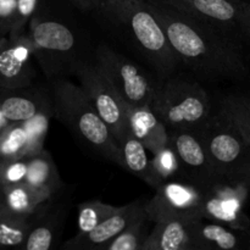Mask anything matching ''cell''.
I'll list each match as a JSON object with an SVG mask.
<instances>
[{
	"instance_id": "cell-15",
	"label": "cell",
	"mask_w": 250,
	"mask_h": 250,
	"mask_svg": "<svg viewBox=\"0 0 250 250\" xmlns=\"http://www.w3.org/2000/svg\"><path fill=\"white\" fill-rule=\"evenodd\" d=\"M146 200H134L125 207H119L115 214L98 225L92 231L76 234L61 246L63 250H102L104 246L131 226L142 215L146 214Z\"/></svg>"
},
{
	"instance_id": "cell-40",
	"label": "cell",
	"mask_w": 250,
	"mask_h": 250,
	"mask_svg": "<svg viewBox=\"0 0 250 250\" xmlns=\"http://www.w3.org/2000/svg\"><path fill=\"white\" fill-rule=\"evenodd\" d=\"M249 58H250V50H249Z\"/></svg>"
},
{
	"instance_id": "cell-13",
	"label": "cell",
	"mask_w": 250,
	"mask_h": 250,
	"mask_svg": "<svg viewBox=\"0 0 250 250\" xmlns=\"http://www.w3.org/2000/svg\"><path fill=\"white\" fill-rule=\"evenodd\" d=\"M194 17L216 24L250 50V1L188 0Z\"/></svg>"
},
{
	"instance_id": "cell-4",
	"label": "cell",
	"mask_w": 250,
	"mask_h": 250,
	"mask_svg": "<svg viewBox=\"0 0 250 250\" xmlns=\"http://www.w3.org/2000/svg\"><path fill=\"white\" fill-rule=\"evenodd\" d=\"M28 36L34 49L37 63L51 81L72 75L81 55L77 32L63 19L41 9L28 24Z\"/></svg>"
},
{
	"instance_id": "cell-10",
	"label": "cell",
	"mask_w": 250,
	"mask_h": 250,
	"mask_svg": "<svg viewBox=\"0 0 250 250\" xmlns=\"http://www.w3.org/2000/svg\"><path fill=\"white\" fill-rule=\"evenodd\" d=\"M168 146L175 153L183 178L204 189L222 182L195 129H170Z\"/></svg>"
},
{
	"instance_id": "cell-3",
	"label": "cell",
	"mask_w": 250,
	"mask_h": 250,
	"mask_svg": "<svg viewBox=\"0 0 250 250\" xmlns=\"http://www.w3.org/2000/svg\"><path fill=\"white\" fill-rule=\"evenodd\" d=\"M54 115L81 142L125 168L121 146L80 84L65 78L51 81Z\"/></svg>"
},
{
	"instance_id": "cell-14",
	"label": "cell",
	"mask_w": 250,
	"mask_h": 250,
	"mask_svg": "<svg viewBox=\"0 0 250 250\" xmlns=\"http://www.w3.org/2000/svg\"><path fill=\"white\" fill-rule=\"evenodd\" d=\"M54 110L41 112L23 122H11L0 138V160L32 156L43 150Z\"/></svg>"
},
{
	"instance_id": "cell-20",
	"label": "cell",
	"mask_w": 250,
	"mask_h": 250,
	"mask_svg": "<svg viewBox=\"0 0 250 250\" xmlns=\"http://www.w3.org/2000/svg\"><path fill=\"white\" fill-rule=\"evenodd\" d=\"M195 220L168 219L155 222L142 250H192L189 227Z\"/></svg>"
},
{
	"instance_id": "cell-25",
	"label": "cell",
	"mask_w": 250,
	"mask_h": 250,
	"mask_svg": "<svg viewBox=\"0 0 250 250\" xmlns=\"http://www.w3.org/2000/svg\"><path fill=\"white\" fill-rule=\"evenodd\" d=\"M33 225V214L21 215L9 211L0 219V247L23 248Z\"/></svg>"
},
{
	"instance_id": "cell-1",
	"label": "cell",
	"mask_w": 250,
	"mask_h": 250,
	"mask_svg": "<svg viewBox=\"0 0 250 250\" xmlns=\"http://www.w3.org/2000/svg\"><path fill=\"white\" fill-rule=\"evenodd\" d=\"M181 65L205 81H242L249 75L246 46L216 24L159 0H146Z\"/></svg>"
},
{
	"instance_id": "cell-2",
	"label": "cell",
	"mask_w": 250,
	"mask_h": 250,
	"mask_svg": "<svg viewBox=\"0 0 250 250\" xmlns=\"http://www.w3.org/2000/svg\"><path fill=\"white\" fill-rule=\"evenodd\" d=\"M104 15L124 29L159 78L167 77L177 71L180 60L146 0H107Z\"/></svg>"
},
{
	"instance_id": "cell-12",
	"label": "cell",
	"mask_w": 250,
	"mask_h": 250,
	"mask_svg": "<svg viewBox=\"0 0 250 250\" xmlns=\"http://www.w3.org/2000/svg\"><path fill=\"white\" fill-rule=\"evenodd\" d=\"M65 189L45 200L33 212V225L23 246L26 250H50L58 247L70 212L71 198Z\"/></svg>"
},
{
	"instance_id": "cell-36",
	"label": "cell",
	"mask_w": 250,
	"mask_h": 250,
	"mask_svg": "<svg viewBox=\"0 0 250 250\" xmlns=\"http://www.w3.org/2000/svg\"><path fill=\"white\" fill-rule=\"evenodd\" d=\"M243 234V248L250 250V227L246 231H242Z\"/></svg>"
},
{
	"instance_id": "cell-22",
	"label": "cell",
	"mask_w": 250,
	"mask_h": 250,
	"mask_svg": "<svg viewBox=\"0 0 250 250\" xmlns=\"http://www.w3.org/2000/svg\"><path fill=\"white\" fill-rule=\"evenodd\" d=\"M24 183L50 195L60 193L66 188L53 158L44 149L28 158V173Z\"/></svg>"
},
{
	"instance_id": "cell-33",
	"label": "cell",
	"mask_w": 250,
	"mask_h": 250,
	"mask_svg": "<svg viewBox=\"0 0 250 250\" xmlns=\"http://www.w3.org/2000/svg\"><path fill=\"white\" fill-rule=\"evenodd\" d=\"M78 10L83 12H100L105 14L107 0H70Z\"/></svg>"
},
{
	"instance_id": "cell-38",
	"label": "cell",
	"mask_w": 250,
	"mask_h": 250,
	"mask_svg": "<svg viewBox=\"0 0 250 250\" xmlns=\"http://www.w3.org/2000/svg\"><path fill=\"white\" fill-rule=\"evenodd\" d=\"M234 1H250V0H234Z\"/></svg>"
},
{
	"instance_id": "cell-21",
	"label": "cell",
	"mask_w": 250,
	"mask_h": 250,
	"mask_svg": "<svg viewBox=\"0 0 250 250\" xmlns=\"http://www.w3.org/2000/svg\"><path fill=\"white\" fill-rule=\"evenodd\" d=\"M120 146H121L126 170L141 178L142 181H144L146 185L153 187L154 189L164 182L154 167L153 160L149 159L148 153H146L149 150L133 133L129 134L120 144Z\"/></svg>"
},
{
	"instance_id": "cell-29",
	"label": "cell",
	"mask_w": 250,
	"mask_h": 250,
	"mask_svg": "<svg viewBox=\"0 0 250 250\" xmlns=\"http://www.w3.org/2000/svg\"><path fill=\"white\" fill-rule=\"evenodd\" d=\"M41 0H17L16 15L12 24L11 32L7 36H19L23 34L24 29L31 22L32 17L41 9Z\"/></svg>"
},
{
	"instance_id": "cell-8",
	"label": "cell",
	"mask_w": 250,
	"mask_h": 250,
	"mask_svg": "<svg viewBox=\"0 0 250 250\" xmlns=\"http://www.w3.org/2000/svg\"><path fill=\"white\" fill-rule=\"evenodd\" d=\"M195 131L204 143L220 180L227 182L250 144L220 110L211 114L209 120Z\"/></svg>"
},
{
	"instance_id": "cell-26",
	"label": "cell",
	"mask_w": 250,
	"mask_h": 250,
	"mask_svg": "<svg viewBox=\"0 0 250 250\" xmlns=\"http://www.w3.org/2000/svg\"><path fill=\"white\" fill-rule=\"evenodd\" d=\"M150 219L148 215H142L138 220L127 227L124 232L115 237L102 250H142L144 241L148 237V224Z\"/></svg>"
},
{
	"instance_id": "cell-32",
	"label": "cell",
	"mask_w": 250,
	"mask_h": 250,
	"mask_svg": "<svg viewBox=\"0 0 250 250\" xmlns=\"http://www.w3.org/2000/svg\"><path fill=\"white\" fill-rule=\"evenodd\" d=\"M16 9L17 0H0V34L2 37L11 32Z\"/></svg>"
},
{
	"instance_id": "cell-34",
	"label": "cell",
	"mask_w": 250,
	"mask_h": 250,
	"mask_svg": "<svg viewBox=\"0 0 250 250\" xmlns=\"http://www.w3.org/2000/svg\"><path fill=\"white\" fill-rule=\"evenodd\" d=\"M159 1L165 2V4L180 10V11L186 12V14L190 15V16H194V14H193V9L192 6H190L189 2H188V0H159Z\"/></svg>"
},
{
	"instance_id": "cell-9",
	"label": "cell",
	"mask_w": 250,
	"mask_h": 250,
	"mask_svg": "<svg viewBox=\"0 0 250 250\" xmlns=\"http://www.w3.org/2000/svg\"><path fill=\"white\" fill-rule=\"evenodd\" d=\"M205 189L183 178L167 180L155 188L146 200V211L150 221L168 219L198 220L204 217Z\"/></svg>"
},
{
	"instance_id": "cell-18",
	"label": "cell",
	"mask_w": 250,
	"mask_h": 250,
	"mask_svg": "<svg viewBox=\"0 0 250 250\" xmlns=\"http://www.w3.org/2000/svg\"><path fill=\"white\" fill-rule=\"evenodd\" d=\"M192 250H233L243 248L242 231L202 217L190 224Z\"/></svg>"
},
{
	"instance_id": "cell-11",
	"label": "cell",
	"mask_w": 250,
	"mask_h": 250,
	"mask_svg": "<svg viewBox=\"0 0 250 250\" xmlns=\"http://www.w3.org/2000/svg\"><path fill=\"white\" fill-rule=\"evenodd\" d=\"M33 44L28 33L0 38V87L22 89L33 84L37 77Z\"/></svg>"
},
{
	"instance_id": "cell-27",
	"label": "cell",
	"mask_w": 250,
	"mask_h": 250,
	"mask_svg": "<svg viewBox=\"0 0 250 250\" xmlns=\"http://www.w3.org/2000/svg\"><path fill=\"white\" fill-rule=\"evenodd\" d=\"M119 210V207L100 200H89L78 205V234L87 233Z\"/></svg>"
},
{
	"instance_id": "cell-17",
	"label": "cell",
	"mask_w": 250,
	"mask_h": 250,
	"mask_svg": "<svg viewBox=\"0 0 250 250\" xmlns=\"http://www.w3.org/2000/svg\"><path fill=\"white\" fill-rule=\"evenodd\" d=\"M22 89H4L0 87V111L10 122H23L41 112L54 110L51 93L44 89L24 92Z\"/></svg>"
},
{
	"instance_id": "cell-24",
	"label": "cell",
	"mask_w": 250,
	"mask_h": 250,
	"mask_svg": "<svg viewBox=\"0 0 250 250\" xmlns=\"http://www.w3.org/2000/svg\"><path fill=\"white\" fill-rule=\"evenodd\" d=\"M219 110L236 126L250 144V95L241 93L224 95Z\"/></svg>"
},
{
	"instance_id": "cell-31",
	"label": "cell",
	"mask_w": 250,
	"mask_h": 250,
	"mask_svg": "<svg viewBox=\"0 0 250 250\" xmlns=\"http://www.w3.org/2000/svg\"><path fill=\"white\" fill-rule=\"evenodd\" d=\"M227 183H232V185L241 186L246 189H250V146L241 163L229 175Z\"/></svg>"
},
{
	"instance_id": "cell-5",
	"label": "cell",
	"mask_w": 250,
	"mask_h": 250,
	"mask_svg": "<svg viewBox=\"0 0 250 250\" xmlns=\"http://www.w3.org/2000/svg\"><path fill=\"white\" fill-rule=\"evenodd\" d=\"M150 107L167 131L195 129L212 114L210 98L204 87L176 72L156 81Z\"/></svg>"
},
{
	"instance_id": "cell-30",
	"label": "cell",
	"mask_w": 250,
	"mask_h": 250,
	"mask_svg": "<svg viewBox=\"0 0 250 250\" xmlns=\"http://www.w3.org/2000/svg\"><path fill=\"white\" fill-rule=\"evenodd\" d=\"M154 156L155 158L153 160V165L164 182L167 181L170 177L177 175L178 172H181L178 161L170 146L164 148L163 150L159 151Z\"/></svg>"
},
{
	"instance_id": "cell-39",
	"label": "cell",
	"mask_w": 250,
	"mask_h": 250,
	"mask_svg": "<svg viewBox=\"0 0 250 250\" xmlns=\"http://www.w3.org/2000/svg\"><path fill=\"white\" fill-rule=\"evenodd\" d=\"M0 38H2V36H1V34H0Z\"/></svg>"
},
{
	"instance_id": "cell-6",
	"label": "cell",
	"mask_w": 250,
	"mask_h": 250,
	"mask_svg": "<svg viewBox=\"0 0 250 250\" xmlns=\"http://www.w3.org/2000/svg\"><path fill=\"white\" fill-rule=\"evenodd\" d=\"M92 62L125 103L132 106H150L156 81L138 63L104 43L95 48Z\"/></svg>"
},
{
	"instance_id": "cell-37",
	"label": "cell",
	"mask_w": 250,
	"mask_h": 250,
	"mask_svg": "<svg viewBox=\"0 0 250 250\" xmlns=\"http://www.w3.org/2000/svg\"><path fill=\"white\" fill-rule=\"evenodd\" d=\"M10 124H11V122H10L9 120H7L4 115H2V112L0 111V138H1L2 132L5 131V128H6Z\"/></svg>"
},
{
	"instance_id": "cell-7",
	"label": "cell",
	"mask_w": 250,
	"mask_h": 250,
	"mask_svg": "<svg viewBox=\"0 0 250 250\" xmlns=\"http://www.w3.org/2000/svg\"><path fill=\"white\" fill-rule=\"evenodd\" d=\"M72 76L80 81V85L120 146L133 133L124 100L98 71L94 63L87 59H82L76 63Z\"/></svg>"
},
{
	"instance_id": "cell-16",
	"label": "cell",
	"mask_w": 250,
	"mask_h": 250,
	"mask_svg": "<svg viewBox=\"0 0 250 250\" xmlns=\"http://www.w3.org/2000/svg\"><path fill=\"white\" fill-rule=\"evenodd\" d=\"M238 187L232 183L220 182L205 189L204 217L238 231L249 229L250 220L242 210Z\"/></svg>"
},
{
	"instance_id": "cell-19",
	"label": "cell",
	"mask_w": 250,
	"mask_h": 250,
	"mask_svg": "<svg viewBox=\"0 0 250 250\" xmlns=\"http://www.w3.org/2000/svg\"><path fill=\"white\" fill-rule=\"evenodd\" d=\"M134 136L154 155L168 146V131L150 106H132L125 103Z\"/></svg>"
},
{
	"instance_id": "cell-28",
	"label": "cell",
	"mask_w": 250,
	"mask_h": 250,
	"mask_svg": "<svg viewBox=\"0 0 250 250\" xmlns=\"http://www.w3.org/2000/svg\"><path fill=\"white\" fill-rule=\"evenodd\" d=\"M28 158L0 160V186H12L26 182Z\"/></svg>"
},
{
	"instance_id": "cell-35",
	"label": "cell",
	"mask_w": 250,
	"mask_h": 250,
	"mask_svg": "<svg viewBox=\"0 0 250 250\" xmlns=\"http://www.w3.org/2000/svg\"><path fill=\"white\" fill-rule=\"evenodd\" d=\"M9 211L10 210L7 209V205H6V203H5V199H4L2 187L0 186V219H1L2 216H5V215H6Z\"/></svg>"
},
{
	"instance_id": "cell-23",
	"label": "cell",
	"mask_w": 250,
	"mask_h": 250,
	"mask_svg": "<svg viewBox=\"0 0 250 250\" xmlns=\"http://www.w3.org/2000/svg\"><path fill=\"white\" fill-rule=\"evenodd\" d=\"M7 209L15 214L32 215L45 200L53 197L44 190L19 183L12 186H1Z\"/></svg>"
}]
</instances>
